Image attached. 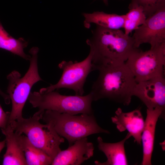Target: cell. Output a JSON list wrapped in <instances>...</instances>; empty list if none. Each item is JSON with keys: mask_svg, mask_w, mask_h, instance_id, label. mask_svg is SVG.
Returning <instances> with one entry per match:
<instances>
[{"mask_svg": "<svg viewBox=\"0 0 165 165\" xmlns=\"http://www.w3.org/2000/svg\"><path fill=\"white\" fill-rule=\"evenodd\" d=\"M133 96L139 98L147 109L161 108L165 112V79L164 76L137 83Z\"/></svg>", "mask_w": 165, "mask_h": 165, "instance_id": "cell-10", "label": "cell"}, {"mask_svg": "<svg viewBox=\"0 0 165 165\" xmlns=\"http://www.w3.org/2000/svg\"><path fill=\"white\" fill-rule=\"evenodd\" d=\"M125 63L137 83L164 76L165 42L145 51L135 48Z\"/></svg>", "mask_w": 165, "mask_h": 165, "instance_id": "cell-7", "label": "cell"}, {"mask_svg": "<svg viewBox=\"0 0 165 165\" xmlns=\"http://www.w3.org/2000/svg\"><path fill=\"white\" fill-rule=\"evenodd\" d=\"M6 145L5 140L0 141V153Z\"/></svg>", "mask_w": 165, "mask_h": 165, "instance_id": "cell-23", "label": "cell"}, {"mask_svg": "<svg viewBox=\"0 0 165 165\" xmlns=\"http://www.w3.org/2000/svg\"><path fill=\"white\" fill-rule=\"evenodd\" d=\"M32 107L38 110H50L72 115L94 114L93 101L90 92L85 96L65 95L55 90L31 92L28 98Z\"/></svg>", "mask_w": 165, "mask_h": 165, "instance_id": "cell-6", "label": "cell"}, {"mask_svg": "<svg viewBox=\"0 0 165 165\" xmlns=\"http://www.w3.org/2000/svg\"><path fill=\"white\" fill-rule=\"evenodd\" d=\"M98 71V77L90 92L93 101L105 98L129 105L137 82L125 63L105 66Z\"/></svg>", "mask_w": 165, "mask_h": 165, "instance_id": "cell-2", "label": "cell"}, {"mask_svg": "<svg viewBox=\"0 0 165 165\" xmlns=\"http://www.w3.org/2000/svg\"><path fill=\"white\" fill-rule=\"evenodd\" d=\"M129 9L125 15L123 27L124 33L127 35L143 24L147 18L141 7L138 6Z\"/></svg>", "mask_w": 165, "mask_h": 165, "instance_id": "cell-19", "label": "cell"}, {"mask_svg": "<svg viewBox=\"0 0 165 165\" xmlns=\"http://www.w3.org/2000/svg\"><path fill=\"white\" fill-rule=\"evenodd\" d=\"M84 25L89 28L91 24L112 30H119L123 28L125 15L108 13L102 11H95L92 13H83Z\"/></svg>", "mask_w": 165, "mask_h": 165, "instance_id": "cell-16", "label": "cell"}, {"mask_svg": "<svg viewBox=\"0 0 165 165\" xmlns=\"http://www.w3.org/2000/svg\"><path fill=\"white\" fill-rule=\"evenodd\" d=\"M19 137L27 165H51L53 160L50 156L32 145L26 136L20 134Z\"/></svg>", "mask_w": 165, "mask_h": 165, "instance_id": "cell-17", "label": "cell"}, {"mask_svg": "<svg viewBox=\"0 0 165 165\" xmlns=\"http://www.w3.org/2000/svg\"><path fill=\"white\" fill-rule=\"evenodd\" d=\"M42 111L38 110L32 116L14 121L9 125L15 132L25 134L30 142L42 150L53 160L61 150L60 146L64 142L50 124L40 122Z\"/></svg>", "mask_w": 165, "mask_h": 165, "instance_id": "cell-5", "label": "cell"}, {"mask_svg": "<svg viewBox=\"0 0 165 165\" xmlns=\"http://www.w3.org/2000/svg\"><path fill=\"white\" fill-rule=\"evenodd\" d=\"M0 95L3 97L6 103L7 104L9 103L10 99L9 95L2 92L0 89Z\"/></svg>", "mask_w": 165, "mask_h": 165, "instance_id": "cell-22", "label": "cell"}, {"mask_svg": "<svg viewBox=\"0 0 165 165\" xmlns=\"http://www.w3.org/2000/svg\"><path fill=\"white\" fill-rule=\"evenodd\" d=\"M104 3L106 5H108V0H102Z\"/></svg>", "mask_w": 165, "mask_h": 165, "instance_id": "cell-24", "label": "cell"}, {"mask_svg": "<svg viewBox=\"0 0 165 165\" xmlns=\"http://www.w3.org/2000/svg\"><path fill=\"white\" fill-rule=\"evenodd\" d=\"M94 144L87 137L76 141L66 149L60 151L53 159L52 165H79L92 157Z\"/></svg>", "mask_w": 165, "mask_h": 165, "instance_id": "cell-11", "label": "cell"}, {"mask_svg": "<svg viewBox=\"0 0 165 165\" xmlns=\"http://www.w3.org/2000/svg\"><path fill=\"white\" fill-rule=\"evenodd\" d=\"M58 66L62 71L59 81L55 84H51L47 87L41 88L39 91L49 92L65 88L74 90L75 95H83L84 86L86 79L89 74L93 71L90 53L81 61H63Z\"/></svg>", "mask_w": 165, "mask_h": 165, "instance_id": "cell-8", "label": "cell"}, {"mask_svg": "<svg viewBox=\"0 0 165 165\" xmlns=\"http://www.w3.org/2000/svg\"><path fill=\"white\" fill-rule=\"evenodd\" d=\"M140 6L148 17L158 10L165 7V0H131L129 9Z\"/></svg>", "mask_w": 165, "mask_h": 165, "instance_id": "cell-20", "label": "cell"}, {"mask_svg": "<svg viewBox=\"0 0 165 165\" xmlns=\"http://www.w3.org/2000/svg\"><path fill=\"white\" fill-rule=\"evenodd\" d=\"M159 118L165 120V112L161 108L147 109L144 127L141 136L143 156L141 165H151L156 124Z\"/></svg>", "mask_w": 165, "mask_h": 165, "instance_id": "cell-13", "label": "cell"}, {"mask_svg": "<svg viewBox=\"0 0 165 165\" xmlns=\"http://www.w3.org/2000/svg\"><path fill=\"white\" fill-rule=\"evenodd\" d=\"M115 115L111 117L112 123L116 125L120 132L126 130L134 139V141L141 145V136L144 127V120L140 108L132 111L124 112L118 108Z\"/></svg>", "mask_w": 165, "mask_h": 165, "instance_id": "cell-12", "label": "cell"}, {"mask_svg": "<svg viewBox=\"0 0 165 165\" xmlns=\"http://www.w3.org/2000/svg\"><path fill=\"white\" fill-rule=\"evenodd\" d=\"M39 49L34 47L30 50L31 58L28 69L23 77L16 71H13L7 76L8 81L7 93L11 101L12 109L10 112L9 124L23 118V109L34 85L42 80L38 68V57Z\"/></svg>", "mask_w": 165, "mask_h": 165, "instance_id": "cell-4", "label": "cell"}, {"mask_svg": "<svg viewBox=\"0 0 165 165\" xmlns=\"http://www.w3.org/2000/svg\"><path fill=\"white\" fill-rule=\"evenodd\" d=\"M131 137L128 133L125 138L121 141L114 143L104 142L100 136L97 138L98 148L103 152L107 157L104 162L98 161L94 162L97 165H127L128 162L126 154L124 144L127 140Z\"/></svg>", "mask_w": 165, "mask_h": 165, "instance_id": "cell-15", "label": "cell"}, {"mask_svg": "<svg viewBox=\"0 0 165 165\" xmlns=\"http://www.w3.org/2000/svg\"><path fill=\"white\" fill-rule=\"evenodd\" d=\"M28 42L22 38L16 39L5 30L0 22V48L18 55L26 60H30L31 56L25 53L24 49Z\"/></svg>", "mask_w": 165, "mask_h": 165, "instance_id": "cell-18", "label": "cell"}, {"mask_svg": "<svg viewBox=\"0 0 165 165\" xmlns=\"http://www.w3.org/2000/svg\"><path fill=\"white\" fill-rule=\"evenodd\" d=\"M10 112H6L0 104V128L5 129L9 125Z\"/></svg>", "mask_w": 165, "mask_h": 165, "instance_id": "cell-21", "label": "cell"}, {"mask_svg": "<svg viewBox=\"0 0 165 165\" xmlns=\"http://www.w3.org/2000/svg\"><path fill=\"white\" fill-rule=\"evenodd\" d=\"M1 131L5 136L6 146L2 165H27L20 139V134L14 131L10 125Z\"/></svg>", "mask_w": 165, "mask_h": 165, "instance_id": "cell-14", "label": "cell"}, {"mask_svg": "<svg viewBox=\"0 0 165 165\" xmlns=\"http://www.w3.org/2000/svg\"><path fill=\"white\" fill-rule=\"evenodd\" d=\"M92 56L93 71L109 65L125 62L135 49L132 37L122 30H112L96 25L92 35L86 40Z\"/></svg>", "mask_w": 165, "mask_h": 165, "instance_id": "cell-1", "label": "cell"}, {"mask_svg": "<svg viewBox=\"0 0 165 165\" xmlns=\"http://www.w3.org/2000/svg\"><path fill=\"white\" fill-rule=\"evenodd\" d=\"M132 37L136 48L147 43L152 48L165 42V7L147 17L144 23L135 30Z\"/></svg>", "mask_w": 165, "mask_h": 165, "instance_id": "cell-9", "label": "cell"}, {"mask_svg": "<svg viewBox=\"0 0 165 165\" xmlns=\"http://www.w3.org/2000/svg\"><path fill=\"white\" fill-rule=\"evenodd\" d=\"M41 120L50 124L60 136L66 138L69 146L91 135L110 134L108 130L99 126L94 114L78 115L47 110L42 111Z\"/></svg>", "mask_w": 165, "mask_h": 165, "instance_id": "cell-3", "label": "cell"}]
</instances>
